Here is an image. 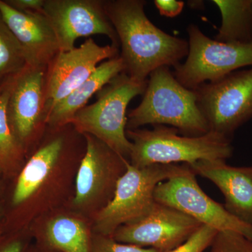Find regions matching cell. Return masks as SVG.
<instances>
[{
  "label": "cell",
  "instance_id": "6da1fadb",
  "mask_svg": "<svg viewBox=\"0 0 252 252\" xmlns=\"http://www.w3.org/2000/svg\"><path fill=\"white\" fill-rule=\"evenodd\" d=\"M144 0H107L104 9L115 30L126 65L133 80L147 83L158 68L175 67L189 52V42L159 29L147 17Z\"/></svg>",
  "mask_w": 252,
  "mask_h": 252
},
{
  "label": "cell",
  "instance_id": "7a4b0ae2",
  "mask_svg": "<svg viewBox=\"0 0 252 252\" xmlns=\"http://www.w3.org/2000/svg\"><path fill=\"white\" fill-rule=\"evenodd\" d=\"M175 127L181 135L197 137L210 132L198 105L196 93L180 84L168 67L149 75L140 104L127 115V129L145 125Z\"/></svg>",
  "mask_w": 252,
  "mask_h": 252
},
{
  "label": "cell",
  "instance_id": "3957f363",
  "mask_svg": "<svg viewBox=\"0 0 252 252\" xmlns=\"http://www.w3.org/2000/svg\"><path fill=\"white\" fill-rule=\"evenodd\" d=\"M126 135L132 144L130 163L137 167L226 160L233 153L231 140L212 131L190 137L175 127L156 125L152 129H127Z\"/></svg>",
  "mask_w": 252,
  "mask_h": 252
},
{
  "label": "cell",
  "instance_id": "277c9868",
  "mask_svg": "<svg viewBox=\"0 0 252 252\" xmlns=\"http://www.w3.org/2000/svg\"><path fill=\"white\" fill-rule=\"evenodd\" d=\"M147 84L121 73L96 94L94 103L80 109L69 124L81 135L94 136L122 157H130L127 109L132 99L144 94Z\"/></svg>",
  "mask_w": 252,
  "mask_h": 252
},
{
  "label": "cell",
  "instance_id": "5b68a950",
  "mask_svg": "<svg viewBox=\"0 0 252 252\" xmlns=\"http://www.w3.org/2000/svg\"><path fill=\"white\" fill-rule=\"evenodd\" d=\"M189 169L187 164L137 167L127 161L125 172L116 183L112 199L97 215V231L101 235L112 236L119 227L140 218L155 203L157 186Z\"/></svg>",
  "mask_w": 252,
  "mask_h": 252
},
{
  "label": "cell",
  "instance_id": "8992f818",
  "mask_svg": "<svg viewBox=\"0 0 252 252\" xmlns=\"http://www.w3.org/2000/svg\"><path fill=\"white\" fill-rule=\"evenodd\" d=\"M189 52L185 62L173 73L182 85L190 89L220 80L230 73L252 66V41L224 43L210 39L197 25L187 28Z\"/></svg>",
  "mask_w": 252,
  "mask_h": 252
},
{
  "label": "cell",
  "instance_id": "52a82bcc",
  "mask_svg": "<svg viewBox=\"0 0 252 252\" xmlns=\"http://www.w3.org/2000/svg\"><path fill=\"white\" fill-rule=\"evenodd\" d=\"M194 91L212 132L231 140L235 131L252 119V67L205 83Z\"/></svg>",
  "mask_w": 252,
  "mask_h": 252
},
{
  "label": "cell",
  "instance_id": "ba28073f",
  "mask_svg": "<svg viewBox=\"0 0 252 252\" xmlns=\"http://www.w3.org/2000/svg\"><path fill=\"white\" fill-rule=\"evenodd\" d=\"M154 199L218 232H235L252 239V226L208 196L199 186L196 175L190 167L185 173L159 184L154 191Z\"/></svg>",
  "mask_w": 252,
  "mask_h": 252
},
{
  "label": "cell",
  "instance_id": "9c48e42d",
  "mask_svg": "<svg viewBox=\"0 0 252 252\" xmlns=\"http://www.w3.org/2000/svg\"><path fill=\"white\" fill-rule=\"evenodd\" d=\"M203 224L173 207L155 201L140 218L119 227V243L168 252L185 243Z\"/></svg>",
  "mask_w": 252,
  "mask_h": 252
},
{
  "label": "cell",
  "instance_id": "30bf717a",
  "mask_svg": "<svg viewBox=\"0 0 252 252\" xmlns=\"http://www.w3.org/2000/svg\"><path fill=\"white\" fill-rule=\"evenodd\" d=\"M42 12L54 30L60 51L75 48L79 38L97 34L107 36L119 47L102 0H45Z\"/></svg>",
  "mask_w": 252,
  "mask_h": 252
},
{
  "label": "cell",
  "instance_id": "8fae6325",
  "mask_svg": "<svg viewBox=\"0 0 252 252\" xmlns=\"http://www.w3.org/2000/svg\"><path fill=\"white\" fill-rule=\"evenodd\" d=\"M119 48L99 46L93 38L79 47L60 51L46 69L45 104L48 115L84 81L87 80L102 61L119 56Z\"/></svg>",
  "mask_w": 252,
  "mask_h": 252
},
{
  "label": "cell",
  "instance_id": "7c38bea8",
  "mask_svg": "<svg viewBox=\"0 0 252 252\" xmlns=\"http://www.w3.org/2000/svg\"><path fill=\"white\" fill-rule=\"evenodd\" d=\"M47 68L26 65L10 77L6 114L10 127L21 148L47 125L45 79Z\"/></svg>",
  "mask_w": 252,
  "mask_h": 252
},
{
  "label": "cell",
  "instance_id": "4fadbf2b",
  "mask_svg": "<svg viewBox=\"0 0 252 252\" xmlns=\"http://www.w3.org/2000/svg\"><path fill=\"white\" fill-rule=\"evenodd\" d=\"M83 135L86 149L78 170L74 199L77 206L89 203L104 190L115 189L127 161L94 136Z\"/></svg>",
  "mask_w": 252,
  "mask_h": 252
},
{
  "label": "cell",
  "instance_id": "5bb4252c",
  "mask_svg": "<svg viewBox=\"0 0 252 252\" xmlns=\"http://www.w3.org/2000/svg\"><path fill=\"white\" fill-rule=\"evenodd\" d=\"M0 14L22 46L28 65L47 68L60 49L54 30L42 11L23 12L0 0Z\"/></svg>",
  "mask_w": 252,
  "mask_h": 252
},
{
  "label": "cell",
  "instance_id": "9a60e30c",
  "mask_svg": "<svg viewBox=\"0 0 252 252\" xmlns=\"http://www.w3.org/2000/svg\"><path fill=\"white\" fill-rule=\"evenodd\" d=\"M189 165L195 175L220 189L227 211L252 226V165L231 166L223 160H200Z\"/></svg>",
  "mask_w": 252,
  "mask_h": 252
},
{
  "label": "cell",
  "instance_id": "2e32d148",
  "mask_svg": "<svg viewBox=\"0 0 252 252\" xmlns=\"http://www.w3.org/2000/svg\"><path fill=\"white\" fill-rule=\"evenodd\" d=\"M124 72H126L125 63L119 55L101 63L87 80L50 112L46 120L47 126L57 127L69 124L74 116L87 105L94 94Z\"/></svg>",
  "mask_w": 252,
  "mask_h": 252
},
{
  "label": "cell",
  "instance_id": "e0dca14e",
  "mask_svg": "<svg viewBox=\"0 0 252 252\" xmlns=\"http://www.w3.org/2000/svg\"><path fill=\"white\" fill-rule=\"evenodd\" d=\"M65 144L63 136H56L32 156L18 177L13 195L14 205L27 200L43 185L62 157Z\"/></svg>",
  "mask_w": 252,
  "mask_h": 252
},
{
  "label": "cell",
  "instance_id": "ac0fdd59",
  "mask_svg": "<svg viewBox=\"0 0 252 252\" xmlns=\"http://www.w3.org/2000/svg\"><path fill=\"white\" fill-rule=\"evenodd\" d=\"M221 15L215 40L224 43L252 41V0H214Z\"/></svg>",
  "mask_w": 252,
  "mask_h": 252
},
{
  "label": "cell",
  "instance_id": "d6986e66",
  "mask_svg": "<svg viewBox=\"0 0 252 252\" xmlns=\"http://www.w3.org/2000/svg\"><path fill=\"white\" fill-rule=\"evenodd\" d=\"M46 247L59 252H91L92 241L81 220L59 217L49 222L46 229Z\"/></svg>",
  "mask_w": 252,
  "mask_h": 252
},
{
  "label": "cell",
  "instance_id": "ffe728a7",
  "mask_svg": "<svg viewBox=\"0 0 252 252\" xmlns=\"http://www.w3.org/2000/svg\"><path fill=\"white\" fill-rule=\"evenodd\" d=\"M26 65L22 46L0 14V79L16 75Z\"/></svg>",
  "mask_w": 252,
  "mask_h": 252
},
{
  "label": "cell",
  "instance_id": "44dd1931",
  "mask_svg": "<svg viewBox=\"0 0 252 252\" xmlns=\"http://www.w3.org/2000/svg\"><path fill=\"white\" fill-rule=\"evenodd\" d=\"M10 92V77L0 86V161L7 162L18 156L21 147L10 127L6 114Z\"/></svg>",
  "mask_w": 252,
  "mask_h": 252
},
{
  "label": "cell",
  "instance_id": "7402d4cb",
  "mask_svg": "<svg viewBox=\"0 0 252 252\" xmlns=\"http://www.w3.org/2000/svg\"><path fill=\"white\" fill-rule=\"evenodd\" d=\"M206 252H252V239L233 231H220Z\"/></svg>",
  "mask_w": 252,
  "mask_h": 252
},
{
  "label": "cell",
  "instance_id": "603a6c76",
  "mask_svg": "<svg viewBox=\"0 0 252 252\" xmlns=\"http://www.w3.org/2000/svg\"><path fill=\"white\" fill-rule=\"evenodd\" d=\"M217 233L215 228L203 225L185 243L168 252H206Z\"/></svg>",
  "mask_w": 252,
  "mask_h": 252
},
{
  "label": "cell",
  "instance_id": "cb8c5ba5",
  "mask_svg": "<svg viewBox=\"0 0 252 252\" xmlns=\"http://www.w3.org/2000/svg\"><path fill=\"white\" fill-rule=\"evenodd\" d=\"M91 252H160L153 248H141L116 241L112 236L99 235L92 240Z\"/></svg>",
  "mask_w": 252,
  "mask_h": 252
},
{
  "label": "cell",
  "instance_id": "d4e9b609",
  "mask_svg": "<svg viewBox=\"0 0 252 252\" xmlns=\"http://www.w3.org/2000/svg\"><path fill=\"white\" fill-rule=\"evenodd\" d=\"M154 4L161 16L175 18L183 11L185 2L178 0H155Z\"/></svg>",
  "mask_w": 252,
  "mask_h": 252
},
{
  "label": "cell",
  "instance_id": "484cf974",
  "mask_svg": "<svg viewBox=\"0 0 252 252\" xmlns=\"http://www.w3.org/2000/svg\"><path fill=\"white\" fill-rule=\"evenodd\" d=\"M6 2L23 12L42 11L45 0H6Z\"/></svg>",
  "mask_w": 252,
  "mask_h": 252
},
{
  "label": "cell",
  "instance_id": "4316f807",
  "mask_svg": "<svg viewBox=\"0 0 252 252\" xmlns=\"http://www.w3.org/2000/svg\"><path fill=\"white\" fill-rule=\"evenodd\" d=\"M0 252H25V245L20 240H12L0 244Z\"/></svg>",
  "mask_w": 252,
  "mask_h": 252
},
{
  "label": "cell",
  "instance_id": "83f0119b",
  "mask_svg": "<svg viewBox=\"0 0 252 252\" xmlns=\"http://www.w3.org/2000/svg\"><path fill=\"white\" fill-rule=\"evenodd\" d=\"M48 252H57V251H56V250H51V249L49 248V250H48Z\"/></svg>",
  "mask_w": 252,
  "mask_h": 252
}]
</instances>
